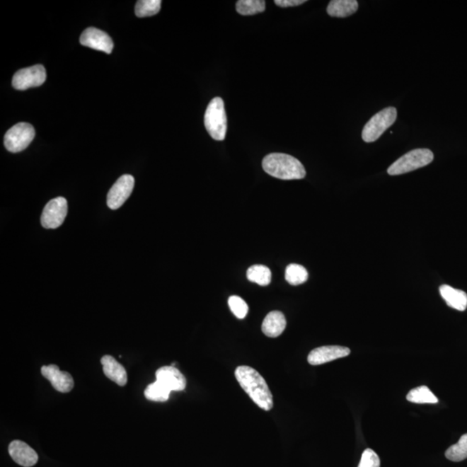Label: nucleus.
<instances>
[{
	"mask_svg": "<svg viewBox=\"0 0 467 467\" xmlns=\"http://www.w3.org/2000/svg\"><path fill=\"white\" fill-rule=\"evenodd\" d=\"M235 376L241 387L257 406L265 411L272 410L274 407L272 392L266 381L258 371L249 366L243 365L236 369Z\"/></svg>",
	"mask_w": 467,
	"mask_h": 467,
	"instance_id": "1",
	"label": "nucleus"
},
{
	"mask_svg": "<svg viewBox=\"0 0 467 467\" xmlns=\"http://www.w3.org/2000/svg\"><path fill=\"white\" fill-rule=\"evenodd\" d=\"M263 168L270 176L282 180H294L306 177L305 167L299 159L284 154H271L263 158Z\"/></svg>",
	"mask_w": 467,
	"mask_h": 467,
	"instance_id": "2",
	"label": "nucleus"
},
{
	"mask_svg": "<svg viewBox=\"0 0 467 467\" xmlns=\"http://www.w3.org/2000/svg\"><path fill=\"white\" fill-rule=\"evenodd\" d=\"M204 126L210 137L221 142L227 134V115L224 101L220 97L210 100L204 115Z\"/></svg>",
	"mask_w": 467,
	"mask_h": 467,
	"instance_id": "3",
	"label": "nucleus"
},
{
	"mask_svg": "<svg viewBox=\"0 0 467 467\" xmlns=\"http://www.w3.org/2000/svg\"><path fill=\"white\" fill-rule=\"evenodd\" d=\"M434 161L433 151L428 149L412 150L397 159L388 167V173L391 176L402 175L422 168Z\"/></svg>",
	"mask_w": 467,
	"mask_h": 467,
	"instance_id": "4",
	"label": "nucleus"
},
{
	"mask_svg": "<svg viewBox=\"0 0 467 467\" xmlns=\"http://www.w3.org/2000/svg\"><path fill=\"white\" fill-rule=\"evenodd\" d=\"M397 117L396 108H384L374 115L369 122L365 125L362 138L367 143L375 142L384 132L395 123Z\"/></svg>",
	"mask_w": 467,
	"mask_h": 467,
	"instance_id": "5",
	"label": "nucleus"
},
{
	"mask_svg": "<svg viewBox=\"0 0 467 467\" xmlns=\"http://www.w3.org/2000/svg\"><path fill=\"white\" fill-rule=\"evenodd\" d=\"M34 137V127L29 123L21 122L7 131L4 142L11 153H19L28 147Z\"/></svg>",
	"mask_w": 467,
	"mask_h": 467,
	"instance_id": "6",
	"label": "nucleus"
},
{
	"mask_svg": "<svg viewBox=\"0 0 467 467\" xmlns=\"http://www.w3.org/2000/svg\"><path fill=\"white\" fill-rule=\"evenodd\" d=\"M68 214V202L64 197H56L45 205L41 216V224L45 229H57L64 224Z\"/></svg>",
	"mask_w": 467,
	"mask_h": 467,
	"instance_id": "7",
	"label": "nucleus"
},
{
	"mask_svg": "<svg viewBox=\"0 0 467 467\" xmlns=\"http://www.w3.org/2000/svg\"><path fill=\"white\" fill-rule=\"evenodd\" d=\"M46 80V70L44 66L38 64L23 69L16 72L13 85L18 91H25L30 88L44 84Z\"/></svg>",
	"mask_w": 467,
	"mask_h": 467,
	"instance_id": "8",
	"label": "nucleus"
},
{
	"mask_svg": "<svg viewBox=\"0 0 467 467\" xmlns=\"http://www.w3.org/2000/svg\"><path fill=\"white\" fill-rule=\"evenodd\" d=\"M134 187L132 175H123L112 186L108 194L107 204L111 209H118L128 200Z\"/></svg>",
	"mask_w": 467,
	"mask_h": 467,
	"instance_id": "9",
	"label": "nucleus"
},
{
	"mask_svg": "<svg viewBox=\"0 0 467 467\" xmlns=\"http://www.w3.org/2000/svg\"><path fill=\"white\" fill-rule=\"evenodd\" d=\"M80 42L83 46L107 54H110L114 48V42L111 38L104 31L93 28V27L83 31L80 38Z\"/></svg>",
	"mask_w": 467,
	"mask_h": 467,
	"instance_id": "10",
	"label": "nucleus"
},
{
	"mask_svg": "<svg viewBox=\"0 0 467 467\" xmlns=\"http://www.w3.org/2000/svg\"><path fill=\"white\" fill-rule=\"evenodd\" d=\"M350 354V350L344 346H322L311 350L307 361L311 365H321L337 360L338 358L347 357Z\"/></svg>",
	"mask_w": 467,
	"mask_h": 467,
	"instance_id": "11",
	"label": "nucleus"
},
{
	"mask_svg": "<svg viewBox=\"0 0 467 467\" xmlns=\"http://www.w3.org/2000/svg\"><path fill=\"white\" fill-rule=\"evenodd\" d=\"M41 373L58 392L68 393L72 391L74 388L73 377L69 373L62 371L58 366L54 364L42 366Z\"/></svg>",
	"mask_w": 467,
	"mask_h": 467,
	"instance_id": "12",
	"label": "nucleus"
},
{
	"mask_svg": "<svg viewBox=\"0 0 467 467\" xmlns=\"http://www.w3.org/2000/svg\"><path fill=\"white\" fill-rule=\"evenodd\" d=\"M156 379L171 391H183L186 387V379L184 375L174 366H163L156 371Z\"/></svg>",
	"mask_w": 467,
	"mask_h": 467,
	"instance_id": "13",
	"label": "nucleus"
},
{
	"mask_svg": "<svg viewBox=\"0 0 467 467\" xmlns=\"http://www.w3.org/2000/svg\"><path fill=\"white\" fill-rule=\"evenodd\" d=\"M9 454L17 464L25 467L33 466L38 461L36 451L21 441H13L10 443Z\"/></svg>",
	"mask_w": 467,
	"mask_h": 467,
	"instance_id": "14",
	"label": "nucleus"
},
{
	"mask_svg": "<svg viewBox=\"0 0 467 467\" xmlns=\"http://www.w3.org/2000/svg\"><path fill=\"white\" fill-rule=\"evenodd\" d=\"M100 363L103 364L105 376L108 379L115 381L119 386H125L127 384V375L126 369L117 362L115 357L108 355L104 356L101 358Z\"/></svg>",
	"mask_w": 467,
	"mask_h": 467,
	"instance_id": "15",
	"label": "nucleus"
},
{
	"mask_svg": "<svg viewBox=\"0 0 467 467\" xmlns=\"http://www.w3.org/2000/svg\"><path fill=\"white\" fill-rule=\"evenodd\" d=\"M286 326V318L282 311H272L264 318L262 329L266 336L277 338L283 333Z\"/></svg>",
	"mask_w": 467,
	"mask_h": 467,
	"instance_id": "16",
	"label": "nucleus"
},
{
	"mask_svg": "<svg viewBox=\"0 0 467 467\" xmlns=\"http://www.w3.org/2000/svg\"><path fill=\"white\" fill-rule=\"evenodd\" d=\"M439 294L446 305L458 311H465L467 307V294L464 291L455 289L449 285L439 287Z\"/></svg>",
	"mask_w": 467,
	"mask_h": 467,
	"instance_id": "17",
	"label": "nucleus"
},
{
	"mask_svg": "<svg viewBox=\"0 0 467 467\" xmlns=\"http://www.w3.org/2000/svg\"><path fill=\"white\" fill-rule=\"evenodd\" d=\"M357 9V0H333L327 6V13L332 17L346 18L355 13Z\"/></svg>",
	"mask_w": 467,
	"mask_h": 467,
	"instance_id": "18",
	"label": "nucleus"
},
{
	"mask_svg": "<svg viewBox=\"0 0 467 467\" xmlns=\"http://www.w3.org/2000/svg\"><path fill=\"white\" fill-rule=\"evenodd\" d=\"M247 278L251 282L258 284L262 287L270 285L272 279V274L270 268L263 265H255L248 268L247 271Z\"/></svg>",
	"mask_w": 467,
	"mask_h": 467,
	"instance_id": "19",
	"label": "nucleus"
},
{
	"mask_svg": "<svg viewBox=\"0 0 467 467\" xmlns=\"http://www.w3.org/2000/svg\"><path fill=\"white\" fill-rule=\"evenodd\" d=\"M408 402L417 404H434L438 403V398L427 386H420L411 389L407 395Z\"/></svg>",
	"mask_w": 467,
	"mask_h": 467,
	"instance_id": "20",
	"label": "nucleus"
},
{
	"mask_svg": "<svg viewBox=\"0 0 467 467\" xmlns=\"http://www.w3.org/2000/svg\"><path fill=\"white\" fill-rule=\"evenodd\" d=\"M171 391L163 385L161 381L156 380L154 383L148 385L145 391L147 400L153 402H166L169 399Z\"/></svg>",
	"mask_w": 467,
	"mask_h": 467,
	"instance_id": "21",
	"label": "nucleus"
},
{
	"mask_svg": "<svg viewBox=\"0 0 467 467\" xmlns=\"http://www.w3.org/2000/svg\"><path fill=\"white\" fill-rule=\"evenodd\" d=\"M285 278L292 286L301 285L309 279V272L301 265L290 264L287 267Z\"/></svg>",
	"mask_w": 467,
	"mask_h": 467,
	"instance_id": "22",
	"label": "nucleus"
},
{
	"mask_svg": "<svg viewBox=\"0 0 467 467\" xmlns=\"http://www.w3.org/2000/svg\"><path fill=\"white\" fill-rule=\"evenodd\" d=\"M266 9L264 0H239L236 3V11L241 15L250 16L262 13Z\"/></svg>",
	"mask_w": 467,
	"mask_h": 467,
	"instance_id": "23",
	"label": "nucleus"
},
{
	"mask_svg": "<svg viewBox=\"0 0 467 467\" xmlns=\"http://www.w3.org/2000/svg\"><path fill=\"white\" fill-rule=\"evenodd\" d=\"M445 456L451 461L459 462L467 459V434H463L459 441L446 451Z\"/></svg>",
	"mask_w": 467,
	"mask_h": 467,
	"instance_id": "24",
	"label": "nucleus"
},
{
	"mask_svg": "<svg viewBox=\"0 0 467 467\" xmlns=\"http://www.w3.org/2000/svg\"><path fill=\"white\" fill-rule=\"evenodd\" d=\"M162 2L161 0H139L136 4L135 14L139 18L151 17L159 13Z\"/></svg>",
	"mask_w": 467,
	"mask_h": 467,
	"instance_id": "25",
	"label": "nucleus"
},
{
	"mask_svg": "<svg viewBox=\"0 0 467 467\" xmlns=\"http://www.w3.org/2000/svg\"><path fill=\"white\" fill-rule=\"evenodd\" d=\"M229 306L236 318L243 319L247 316L248 313V304L239 297V296L233 295L229 297Z\"/></svg>",
	"mask_w": 467,
	"mask_h": 467,
	"instance_id": "26",
	"label": "nucleus"
},
{
	"mask_svg": "<svg viewBox=\"0 0 467 467\" xmlns=\"http://www.w3.org/2000/svg\"><path fill=\"white\" fill-rule=\"evenodd\" d=\"M380 459L376 451L371 449L364 450L358 467H380Z\"/></svg>",
	"mask_w": 467,
	"mask_h": 467,
	"instance_id": "27",
	"label": "nucleus"
},
{
	"mask_svg": "<svg viewBox=\"0 0 467 467\" xmlns=\"http://www.w3.org/2000/svg\"><path fill=\"white\" fill-rule=\"evenodd\" d=\"M306 2V0H275V4L279 7L287 8L301 6Z\"/></svg>",
	"mask_w": 467,
	"mask_h": 467,
	"instance_id": "28",
	"label": "nucleus"
}]
</instances>
